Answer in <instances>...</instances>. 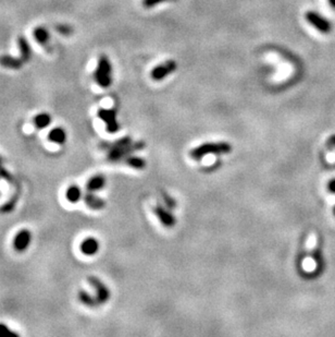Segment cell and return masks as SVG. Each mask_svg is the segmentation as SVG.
I'll return each mask as SVG.
<instances>
[{
    "label": "cell",
    "instance_id": "cell-26",
    "mask_svg": "<svg viewBox=\"0 0 335 337\" xmlns=\"http://www.w3.org/2000/svg\"><path fill=\"white\" fill-rule=\"evenodd\" d=\"M327 189L330 192L335 193V179H332L331 182L327 184Z\"/></svg>",
    "mask_w": 335,
    "mask_h": 337
},
{
    "label": "cell",
    "instance_id": "cell-15",
    "mask_svg": "<svg viewBox=\"0 0 335 337\" xmlns=\"http://www.w3.org/2000/svg\"><path fill=\"white\" fill-rule=\"evenodd\" d=\"M18 46L20 49V57L24 62L30 61L32 57V51L29 42L27 41L24 36H19L18 39Z\"/></svg>",
    "mask_w": 335,
    "mask_h": 337
},
{
    "label": "cell",
    "instance_id": "cell-2",
    "mask_svg": "<svg viewBox=\"0 0 335 337\" xmlns=\"http://www.w3.org/2000/svg\"><path fill=\"white\" fill-rule=\"evenodd\" d=\"M232 151V146L227 142H207L193 148L189 155L193 159H201L208 154H227Z\"/></svg>",
    "mask_w": 335,
    "mask_h": 337
},
{
    "label": "cell",
    "instance_id": "cell-25",
    "mask_svg": "<svg viewBox=\"0 0 335 337\" xmlns=\"http://www.w3.org/2000/svg\"><path fill=\"white\" fill-rule=\"evenodd\" d=\"M162 196H163V200H164V202H166L168 208H170V209L175 208V201L171 197L168 196L167 193H164V192L162 193Z\"/></svg>",
    "mask_w": 335,
    "mask_h": 337
},
{
    "label": "cell",
    "instance_id": "cell-3",
    "mask_svg": "<svg viewBox=\"0 0 335 337\" xmlns=\"http://www.w3.org/2000/svg\"><path fill=\"white\" fill-rule=\"evenodd\" d=\"M95 81L100 86L107 89L112 83V66L109 58L105 55H102L98 59L96 71L94 74Z\"/></svg>",
    "mask_w": 335,
    "mask_h": 337
},
{
    "label": "cell",
    "instance_id": "cell-21",
    "mask_svg": "<svg viewBox=\"0 0 335 337\" xmlns=\"http://www.w3.org/2000/svg\"><path fill=\"white\" fill-rule=\"evenodd\" d=\"M19 334L9 328L4 323H0V337H18Z\"/></svg>",
    "mask_w": 335,
    "mask_h": 337
},
{
    "label": "cell",
    "instance_id": "cell-7",
    "mask_svg": "<svg viewBox=\"0 0 335 337\" xmlns=\"http://www.w3.org/2000/svg\"><path fill=\"white\" fill-rule=\"evenodd\" d=\"M88 282L93 286V288L96 291V298L99 304L106 303L110 299V290L102 280L97 278L96 276L88 277Z\"/></svg>",
    "mask_w": 335,
    "mask_h": 337
},
{
    "label": "cell",
    "instance_id": "cell-14",
    "mask_svg": "<svg viewBox=\"0 0 335 337\" xmlns=\"http://www.w3.org/2000/svg\"><path fill=\"white\" fill-rule=\"evenodd\" d=\"M48 140L56 144H65L67 142V132L61 127L54 128L48 134Z\"/></svg>",
    "mask_w": 335,
    "mask_h": 337
},
{
    "label": "cell",
    "instance_id": "cell-9",
    "mask_svg": "<svg viewBox=\"0 0 335 337\" xmlns=\"http://www.w3.org/2000/svg\"><path fill=\"white\" fill-rule=\"evenodd\" d=\"M154 211H155L156 216L158 217V220L162 223L164 227L171 228L174 226L176 223L175 217L168 209L162 207V205H156Z\"/></svg>",
    "mask_w": 335,
    "mask_h": 337
},
{
    "label": "cell",
    "instance_id": "cell-12",
    "mask_svg": "<svg viewBox=\"0 0 335 337\" xmlns=\"http://www.w3.org/2000/svg\"><path fill=\"white\" fill-rule=\"evenodd\" d=\"M84 201H85V204L91 210L99 211V210L105 209L106 207V202L104 201V200L102 198L97 197L96 195H94V192H91V191H88L84 196Z\"/></svg>",
    "mask_w": 335,
    "mask_h": 337
},
{
    "label": "cell",
    "instance_id": "cell-24",
    "mask_svg": "<svg viewBox=\"0 0 335 337\" xmlns=\"http://www.w3.org/2000/svg\"><path fill=\"white\" fill-rule=\"evenodd\" d=\"M313 260L315 262V264L319 268H321L322 266V255H321V251L319 248H315L314 251H313Z\"/></svg>",
    "mask_w": 335,
    "mask_h": 337
},
{
    "label": "cell",
    "instance_id": "cell-8",
    "mask_svg": "<svg viewBox=\"0 0 335 337\" xmlns=\"http://www.w3.org/2000/svg\"><path fill=\"white\" fill-rule=\"evenodd\" d=\"M32 241V234L28 229L19 232L14 239V248L17 252H24L30 247Z\"/></svg>",
    "mask_w": 335,
    "mask_h": 337
},
{
    "label": "cell",
    "instance_id": "cell-17",
    "mask_svg": "<svg viewBox=\"0 0 335 337\" xmlns=\"http://www.w3.org/2000/svg\"><path fill=\"white\" fill-rule=\"evenodd\" d=\"M66 197L69 202L71 203H78L80 200L83 197V192H82L81 188L77 185H72L69 187L66 192Z\"/></svg>",
    "mask_w": 335,
    "mask_h": 337
},
{
    "label": "cell",
    "instance_id": "cell-20",
    "mask_svg": "<svg viewBox=\"0 0 335 337\" xmlns=\"http://www.w3.org/2000/svg\"><path fill=\"white\" fill-rule=\"evenodd\" d=\"M124 161L126 165L131 166L132 168H135V170H143V168L146 167V160L142 157H138V156L130 155L124 158Z\"/></svg>",
    "mask_w": 335,
    "mask_h": 337
},
{
    "label": "cell",
    "instance_id": "cell-5",
    "mask_svg": "<svg viewBox=\"0 0 335 337\" xmlns=\"http://www.w3.org/2000/svg\"><path fill=\"white\" fill-rule=\"evenodd\" d=\"M176 69H178V64L175 60L169 59L167 61L162 62V64L156 66L150 72V77L154 81H162L172 74Z\"/></svg>",
    "mask_w": 335,
    "mask_h": 337
},
{
    "label": "cell",
    "instance_id": "cell-19",
    "mask_svg": "<svg viewBox=\"0 0 335 337\" xmlns=\"http://www.w3.org/2000/svg\"><path fill=\"white\" fill-rule=\"evenodd\" d=\"M50 123H52V117L46 112H42L34 118V124L37 129H45Z\"/></svg>",
    "mask_w": 335,
    "mask_h": 337
},
{
    "label": "cell",
    "instance_id": "cell-18",
    "mask_svg": "<svg viewBox=\"0 0 335 337\" xmlns=\"http://www.w3.org/2000/svg\"><path fill=\"white\" fill-rule=\"evenodd\" d=\"M78 296H79V300L84 305H86V307L94 308V307H96V305L99 304L97 298L93 297L90 294V292L86 291V290H80Z\"/></svg>",
    "mask_w": 335,
    "mask_h": 337
},
{
    "label": "cell",
    "instance_id": "cell-16",
    "mask_svg": "<svg viewBox=\"0 0 335 337\" xmlns=\"http://www.w3.org/2000/svg\"><path fill=\"white\" fill-rule=\"evenodd\" d=\"M33 36H34L35 41L39 44H41L42 46H46L50 40V34L48 32V30L44 27L35 28L34 32H33Z\"/></svg>",
    "mask_w": 335,
    "mask_h": 337
},
{
    "label": "cell",
    "instance_id": "cell-23",
    "mask_svg": "<svg viewBox=\"0 0 335 337\" xmlns=\"http://www.w3.org/2000/svg\"><path fill=\"white\" fill-rule=\"evenodd\" d=\"M168 2H175V0H143V6L145 8L150 9V8L156 7V6L158 5L168 3Z\"/></svg>",
    "mask_w": 335,
    "mask_h": 337
},
{
    "label": "cell",
    "instance_id": "cell-11",
    "mask_svg": "<svg viewBox=\"0 0 335 337\" xmlns=\"http://www.w3.org/2000/svg\"><path fill=\"white\" fill-rule=\"evenodd\" d=\"M25 62L21 59V57H12V56L9 55H3L0 56V66H3L4 68H7V69L11 70H20L23 67Z\"/></svg>",
    "mask_w": 335,
    "mask_h": 337
},
{
    "label": "cell",
    "instance_id": "cell-27",
    "mask_svg": "<svg viewBox=\"0 0 335 337\" xmlns=\"http://www.w3.org/2000/svg\"><path fill=\"white\" fill-rule=\"evenodd\" d=\"M327 2H328V4H330L331 8L335 10V0H327Z\"/></svg>",
    "mask_w": 335,
    "mask_h": 337
},
{
    "label": "cell",
    "instance_id": "cell-28",
    "mask_svg": "<svg viewBox=\"0 0 335 337\" xmlns=\"http://www.w3.org/2000/svg\"><path fill=\"white\" fill-rule=\"evenodd\" d=\"M333 212H334V215H335V208H334V211H333Z\"/></svg>",
    "mask_w": 335,
    "mask_h": 337
},
{
    "label": "cell",
    "instance_id": "cell-13",
    "mask_svg": "<svg viewBox=\"0 0 335 337\" xmlns=\"http://www.w3.org/2000/svg\"><path fill=\"white\" fill-rule=\"evenodd\" d=\"M105 186H106V178L104 175H95V176L88 179V182L86 184V189L87 191L96 192L102 190Z\"/></svg>",
    "mask_w": 335,
    "mask_h": 337
},
{
    "label": "cell",
    "instance_id": "cell-6",
    "mask_svg": "<svg viewBox=\"0 0 335 337\" xmlns=\"http://www.w3.org/2000/svg\"><path fill=\"white\" fill-rule=\"evenodd\" d=\"M98 117L106 123V130L109 133H116L120 130V124L117 119V111L115 109L100 108L98 110Z\"/></svg>",
    "mask_w": 335,
    "mask_h": 337
},
{
    "label": "cell",
    "instance_id": "cell-22",
    "mask_svg": "<svg viewBox=\"0 0 335 337\" xmlns=\"http://www.w3.org/2000/svg\"><path fill=\"white\" fill-rule=\"evenodd\" d=\"M56 30L57 32L63 36H69L73 33V29L70 26H68V24H59V26L56 27Z\"/></svg>",
    "mask_w": 335,
    "mask_h": 337
},
{
    "label": "cell",
    "instance_id": "cell-10",
    "mask_svg": "<svg viewBox=\"0 0 335 337\" xmlns=\"http://www.w3.org/2000/svg\"><path fill=\"white\" fill-rule=\"evenodd\" d=\"M99 248L100 245L96 238H94V237H87V238L82 241L80 250L84 255L92 257V255H95L99 251Z\"/></svg>",
    "mask_w": 335,
    "mask_h": 337
},
{
    "label": "cell",
    "instance_id": "cell-4",
    "mask_svg": "<svg viewBox=\"0 0 335 337\" xmlns=\"http://www.w3.org/2000/svg\"><path fill=\"white\" fill-rule=\"evenodd\" d=\"M306 21L313 27L315 30L319 31L322 34H330L332 31V24L326 18L322 17L320 14L315 11H307L305 14Z\"/></svg>",
    "mask_w": 335,
    "mask_h": 337
},
{
    "label": "cell",
    "instance_id": "cell-1",
    "mask_svg": "<svg viewBox=\"0 0 335 337\" xmlns=\"http://www.w3.org/2000/svg\"><path fill=\"white\" fill-rule=\"evenodd\" d=\"M107 147L109 148L108 159L110 161H119L128 157L132 153L141 151L145 147V143L142 141L133 142L130 136H124L113 143H109Z\"/></svg>",
    "mask_w": 335,
    "mask_h": 337
}]
</instances>
